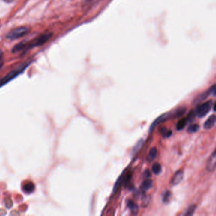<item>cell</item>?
Segmentation results:
<instances>
[{"label":"cell","mask_w":216,"mask_h":216,"mask_svg":"<svg viewBox=\"0 0 216 216\" xmlns=\"http://www.w3.org/2000/svg\"><path fill=\"white\" fill-rule=\"evenodd\" d=\"M200 129V126L198 124H192L188 128V132L190 133H194L197 132Z\"/></svg>","instance_id":"7402d4cb"},{"label":"cell","mask_w":216,"mask_h":216,"mask_svg":"<svg viewBox=\"0 0 216 216\" xmlns=\"http://www.w3.org/2000/svg\"><path fill=\"white\" fill-rule=\"evenodd\" d=\"M53 33L52 32H46L43 34L42 35L39 36L38 38L33 39L29 43H26V50H29L31 48L40 46L49 41L52 38Z\"/></svg>","instance_id":"7a4b0ae2"},{"label":"cell","mask_w":216,"mask_h":216,"mask_svg":"<svg viewBox=\"0 0 216 216\" xmlns=\"http://www.w3.org/2000/svg\"><path fill=\"white\" fill-rule=\"evenodd\" d=\"M31 31V27L27 26H22L16 27L9 32L6 38L10 40H14V39H19L20 38L23 37L29 33Z\"/></svg>","instance_id":"3957f363"},{"label":"cell","mask_w":216,"mask_h":216,"mask_svg":"<svg viewBox=\"0 0 216 216\" xmlns=\"http://www.w3.org/2000/svg\"><path fill=\"white\" fill-rule=\"evenodd\" d=\"M143 178L146 179H150L152 177V174L148 169H146L143 173Z\"/></svg>","instance_id":"d4e9b609"},{"label":"cell","mask_w":216,"mask_h":216,"mask_svg":"<svg viewBox=\"0 0 216 216\" xmlns=\"http://www.w3.org/2000/svg\"><path fill=\"white\" fill-rule=\"evenodd\" d=\"M152 186H153V181L150 179H146L143 182V183H142L140 190L143 193H145L146 191L151 189Z\"/></svg>","instance_id":"30bf717a"},{"label":"cell","mask_w":216,"mask_h":216,"mask_svg":"<svg viewBox=\"0 0 216 216\" xmlns=\"http://www.w3.org/2000/svg\"><path fill=\"white\" fill-rule=\"evenodd\" d=\"M3 1L4 2L6 3H12L14 2V0H3Z\"/></svg>","instance_id":"4316f807"},{"label":"cell","mask_w":216,"mask_h":216,"mask_svg":"<svg viewBox=\"0 0 216 216\" xmlns=\"http://www.w3.org/2000/svg\"><path fill=\"white\" fill-rule=\"evenodd\" d=\"M212 105L213 101L212 100H208L201 105H198L195 110L196 116L200 118L206 116L211 110Z\"/></svg>","instance_id":"277c9868"},{"label":"cell","mask_w":216,"mask_h":216,"mask_svg":"<svg viewBox=\"0 0 216 216\" xmlns=\"http://www.w3.org/2000/svg\"><path fill=\"white\" fill-rule=\"evenodd\" d=\"M151 197L150 196H143V200H142V206L143 207H147L150 202Z\"/></svg>","instance_id":"cb8c5ba5"},{"label":"cell","mask_w":216,"mask_h":216,"mask_svg":"<svg viewBox=\"0 0 216 216\" xmlns=\"http://www.w3.org/2000/svg\"><path fill=\"white\" fill-rule=\"evenodd\" d=\"M157 155V150L155 147H153L150 149L148 155V159L150 161H153L155 160Z\"/></svg>","instance_id":"e0dca14e"},{"label":"cell","mask_w":216,"mask_h":216,"mask_svg":"<svg viewBox=\"0 0 216 216\" xmlns=\"http://www.w3.org/2000/svg\"><path fill=\"white\" fill-rule=\"evenodd\" d=\"M195 116H196V113H195V110H191V111L189 113V114L188 115V116H187V117H186L188 123L190 122H192L193 120H194V118H195Z\"/></svg>","instance_id":"603a6c76"},{"label":"cell","mask_w":216,"mask_h":216,"mask_svg":"<svg viewBox=\"0 0 216 216\" xmlns=\"http://www.w3.org/2000/svg\"><path fill=\"white\" fill-rule=\"evenodd\" d=\"M126 204L130 210V211L134 214H136L138 212V207L137 206V204L135 203L134 202H133L132 200H127L126 202Z\"/></svg>","instance_id":"8fae6325"},{"label":"cell","mask_w":216,"mask_h":216,"mask_svg":"<svg viewBox=\"0 0 216 216\" xmlns=\"http://www.w3.org/2000/svg\"><path fill=\"white\" fill-rule=\"evenodd\" d=\"M215 121H216V117L215 115H212L211 116H210L203 124L204 129H210L212 128L214 126Z\"/></svg>","instance_id":"9c48e42d"},{"label":"cell","mask_w":216,"mask_h":216,"mask_svg":"<svg viewBox=\"0 0 216 216\" xmlns=\"http://www.w3.org/2000/svg\"><path fill=\"white\" fill-rule=\"evenodd\" d=\"M152 172L155 174L158 175L162 171L161 165L158 162H155V164H153V165L152 166Z\"/></svg>","instance_id":"ac0fdd59"},{"label":"cell","mask_w":216,"mask_h":216,"mask_svg":"<svg viewBox=\"0 0 216 216\" xmlns=\"http://www.w3.org/2000/svg\"><path fill=\"white\" fill-rule=\"evenodd\" d=\"M160 133L164 138H168L172 136V130L171 129H167L166 127L163 126L160 128Z\"/></svg>","instance_id":"4fadbf2b"},{"label":"cell","mask_w":216,"mask_h":216,"mask_svg":"<svg viewBox=\"0 0 216 216\" xmlns=\"http://www.w3.org/2000/svg\"><path fill=\"white\" fill-rule=\"evenodd\" d=\"M12 201L10 200V199L9 198H7L6 200H5V206H6V207L8 208H10V207H12Z\"/></svg>","instance_id":"484cf974"},{"label":"cell","mask_w":216,"mask_h":216,"mask_svg":"<svg viewBox=\"0 0 216 216\" xmlns=\"http://www.w3.org/2000/svg\"><path fill=\"white\" fill-rule=\"evenodd\" d=\"M169 116L170 115L169 113H164V114H162L160 117H158L157 119H155V121L152 123L151 127L150 128V131H152V130L155 128V126H158L159 124L162 123L163 122L167 121L169 118Z\"/></svg>","instance_id":"ba28073f"},{"label":"cell","mask_w":216,"mask_h":216,"mask_svg":"<svg viewBox=\"0 0 216 216\" xmlns=\"http://www.w3.org/2000/svg\"><path fill=\"white\" fill-rule=\"evenodd\" d=\"M172 193L170 192L169 190H166V191H164V193H162V195L163 202L164 203L169 202L170 199L172 197Z\"/></svg>","instance_id":"2e32d148"},{"label":"cell","mask_w":216,"mask_h":216,"mask_svg":"<svg viewBox=\"0 0 216 216\" xmlns=\"http://www.w3.org/2000/svg\"><path fill=\"white\" fill-rule=\"evenodd\" d=\"M26 42H22L17 44H16L15 46L12 48V53H16L20 52L22 50H26Z\"/></svg>","instance_id":"5bb4252c"},{"label":"cell","mask_w":216,"mask_h":216,"mask_svg":"<svg viewBox=\"0 0 216 216\" xmlns=\"http://www.w3.org/2000/svg\"><path fill=\"white\" fill-rule=\"evenodd\" d=\"M34 189H35L34 184V183H32V182H28V183H27L24 185L23 187V190L24 192L27 193L32 192Z\"/></svg>","instance_id":"9a60e30c"},{"label":"cell","mask_w":216,"mask_h":216,"mask_svg":"<svg viewBox=\"0 0 216 216\" xmlns=\"http://www.w3.org/2000/svg\"><path fill=\"white\" fill-rule=\"evenodd\" d=\"M196 208V205H191V206H190L186 210V211L184 214V215H186V216L192 215L193 214H194Z\"/></svg>","instance_id":"44dd1931"},{"label":"cell","mask_w":216,"mask_h":216,"mask_svg":"<svg viewBox=\"0 0 216 216\" xmlns=\"http://www.w3.org/2000/svg\"><path fill=\"white\" fill-rule=\"evenodd\" d=\"M215 162H216V153H215V151H214L211 156L209 157L207 164V169L209 172H212L215 170Z\"/></svg>","instance_id":"52a82bcc"},{"label":"cell","mask_w":216,"mask_h":216,"mask_svg":"<svg viewBox=\"0 0 216 216\" xmlns=\"http://www.w3.org/2000/svg\"><path fill=\"white\" fill-rule=\"evenodd\" d=\"M3 65V61L2 60V59H1V60H0V69H2Z\"/></svg>","instance_id":"83f0119b"},{"label":"cell","mask_w":216,"mask_h":216,"mask_svg":"<svg viewBox=\"0 0 216 216\" xmlns=\"http://www.w3.org/2000/svg\"><path fill=\"white\" fill-rule=\"evenodd\" d=\"M186 111V108L184 106H181V107H179V109H176L174 112L172 116H173L176 118H178V117L183 116L185 113Z\"/></svg>","instance_id":"7c38bea8"},{"label":"cell","mask_w":216,"mask_h":216,"mask_svg":"<svg viewBox=\"0 0 216 216\" xmlns=\"http://www.w3.org/2000/svg\"><path fill=\"white\" fill-rule=\"evenodd\" d=\"M210 94H213L214 96H215V85H213V86L210 88L207 92H205L201 94H199L198 96L194 99L193 101V104L195 105H198L200 104L201 102L206 100Z\"/></svg>","instance_id":"5b68a950"},{"label":"cell","mask_w":216,"mask_h":216,"mask_svg":"<svg viewBox=\"0 0 216 216\" xmlns=\"http://www.w3.org/2000/svg\"><path fill=\"white\" fill-rule=\"evenodd\" d=\"M29 64L30 63L25 62V63L20 65L19 67L16 68V69H15V70H12V72H10L6 76H4L3 79H0V87L3 86V85H4L5 84H7L11 80H12V79H14L15 77H16V76L20 74L21 73L23 72L26 68L29 65Z\"/></svg>","instance_id":"6da1fadb"},{"label":"cell","mask_w":216,"mask_h":216,"mask_svg":"<svg viewBox=\"0 0 216 216\" xmlns=\"http://www.w3.org/2000/svg\"><path fill=\"white\" fill-rule=\"evenodd\" d=\"M183 178H184V173L182 170H179L178 171L176 172L173 176V177L172 178L171 180H170V184L173 186L178 185L182 181H183Z\"/></svg>","instance_id":"8992f818"},{"label":"cell","mask_w":216,"mask_h":216,"mask_svg":"<svg viewBox=\"0 0 216 216\" xmlns=\"http://www.w3.org/2000/svg\"><path fill=\"white\" fill-rule=\"evenodd\" d=\"M2 56H3V52H2V50H0V60L2 59Z\"/></svg>","instance_id":"f1b7e54d"},{"label":"cell","mask_w":216,"mask_h":216,"mask_svg":"<svg viewBox=\"0 0 216 216\" xmlns=\"http://www.w3.org/2000/svg\"><path fill=\"white\" fill-rule=\"evenodd\" d=\"M187 123H188V121H187L186 118H181V120H179L178 122L177 125H176V128H177V129L178 130H182L186 126V125L187 124Z\"/></svg>","instance_id":"d6986e66"},{"label":"cell","mask_w":216,"mask_h":216,"mask_svg":"<svg viewBox=\"0 0 216 216\" xmlns=\"http://www.w3.org/2000/svg\"><path fill=\"white\" fill-rule=\"evenodd\" d=\"M143 140H140L137 143H136V144L134 145V146L133 147V154L134 155L136 154V153H137L139 150H140V149L141 148L142 146H143Z\"/></svg>","instance_id":"ffe728a7"}]
</instances>
